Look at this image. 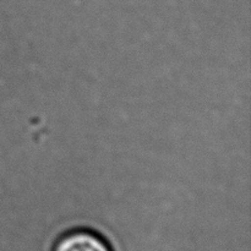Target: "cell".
I'll return each instance as SVG.
<instances>
[{
  "label": "cell",
  "mask_w": 251,
  "mask_h": 251,
  "mask_svg": "<svg viewBox=\"0 0 251 251\" xmlns=\"http://www.w3.org/2000/svg\"><path fill=\"white\" fill-rule=\"evenodd\" d=\"M51 251H113L108 240L88 228L66 230L55 240Z\"/></svg>",
  "instance_id": "1"
}]
</instances>
